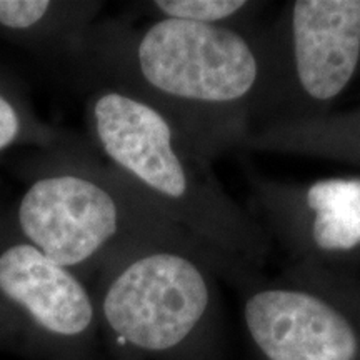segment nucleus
Here are the masks:
<instances>
[{
    "instance_id": "f03ea898",
    "label": "nucleus",
    "mask_w": 360,
    "mask_h": 360,
    "mask_svg": "<svg viewBox=\"0 0 360 360\" xmlns=\"http://www.w3.org/2000/svg\"><path fill=\"white\" fill-rule=\"evenodd\" d=\"M40 154L30 164L29 184L7 217L27 242L82 281L98 276L112 260L137 247L204 244L102 160L89 141L75 137Z\"/></svg>"
},
{
    "instance_id": "0eeeda50",
    "label": "nucleus",
    "mask_w": 360,
    "mask_h": 360,
    "mask_svg": "<svg viewBox=\"0 0 360 360\" xmlns=\"http://www.w3.org/2000/svg\"><path fill=\"white\" fill-rule=\"evenodd\" d=\"M255 274L244 281V321L267 360H357V328L337 302L334 270L287 264L269 282Z\"/></svg>"
},
{
    "instance_id": "7ed1b4c3",
    "label": "nucleus",
    "mask_w": 360,
    "mask_h": 360,
    "mask_svg": "<svg viewBox=\"0 0 360 360\" xmlns=\"http://www.w3.org/2000/svg\"><path fill=\"white\" fill-rule=\"evenodd\" d=\"M89 143L159 204L184 231L220 254L259 269L272 240L222 187L207 160L165 115L129 94L90 89Z\"/></svg>"
},
{
    "instance_id": "f257e3e1",
    "label": "nucleus",
    "mask_w": 360,
    "mask_h": 360,
    "mask_svg": "<svg viewBox=\"0 0 360 360\" xmlns=\"http://www.w3.org/2000/svg\"><path fill=\"white\" fill-rule=\"evenodd\" d=\"M85 87H110L165 115L214 164L252 130L260 82L257 29L98 19L67 58Z\"/></svg>"
},
{
    "instance_id": "20e7f679",
    "label": "nucleus",
    "mask_w": 360,
    "mask_h": 360,
    "mask_svg": "<svg viewBox=\"0 0 360 360\" xmlns=\"http://www.w3.org/2000/svg\"><path fill=\"white\" fill-rule=\"evenodd\" d=\"M255 272L200 242L142 245L98 274L97 315L120 347L174 354L192 344L209 322L215 274L244 282Z\"/></svg>"
},
{
    "instance_id": "1a4fd4ad",
    "label": "nucleus",
    "mask_w": 360,
    "mask_h": 360,
    "mask_svg": "<svg viewBox=\"0 0 360 360\" xmlns=\"http://www.w3.org/2000/svg\"><path fill=\"white\" fill-rule=\"evenodd\" d=\"M102 8L94 0H0V37L67 60Z\"/></svg>"
},
{
    "instance_id": "39448f33",
    "label": "nucleus",
    "mask_w": 360,
    "mask_h": 360,
    "mask_svg": "<svg viewBox=\"0 0 360 360\" xmlns=\"http://www.w3.org/2000/svg\"><path fill=\"white\" fill-rule=\"evenodd\" d=\"M257 40L252 130L327 115L359 69L360 0L285 2L257 27Z\"/></svg>"
},
{
    "instance_id": "9d476101",
    "label": "nucleus",
    "mask_w": 360,
    "mask_h": 360,
    "mask_svg": "<svg viewBox=\"0 0 360 360\" xmlns=\"http://www.w3.org/2000/svg\"><path fill=\"white\" fill-rule=\"evenodd\" d=\"M238 150L312 159L355 155L360 150V117L327 114L299 122L265 125L252 130Z\"/></svg>"
},
{
    "instance_id": "9b49d317",
    "label": "nucleus",
    "mask_w": 360,
    "mask_h": 360,
    "mask_svg": "<svg viewBox=\"0 0 360 360\" xmlns=\"http://www.w3.org/2000/svg\"><path fill=\"white\" fill-rule=\"evenodd\" d=\"M74 139V134L44 122L20 85L0 65V154L20 146L37 147L40 152L53 150Z\"/></svg>"
},
{
    "instance_id": "6e6552de",
    "label": "nucleus",
    "mask_w": 360,
    "mask_h": 360,
    "mask_svg": "<svg viewBox=\"0 0 360 360\" xmlns=\"http://www.w3.org/2000/svg\"><path fill=\"white\" fill-rule=\"evenodd\" d=\"M257 222L289 264L334 270L360 250V177L290 182L249 172Z\"/></svg>"
},
{
    "instance_id": "423d86ee",
    "label": "nucleus",
    "mask_w": 360,
    "mask_h": 360,
    "mask_svg": "<svg viewBox=\"0 0 360 360\" xmlns=\"http://www.w3.org/2000/svg\"><path fill=\"white\" fill-rule=\"evenodd\" d=\"M82 278L44 255L0 219V347L25 357L70 360L97 327Z\"/></svg>"
},
{
    "instance_id": "f8f14e48",
    "label": "nucleus",
    "mask_w": 360,
    "mask_h": 360,
    "mask_svg": "<svg viewBox=\"0 0 360 360\" xmlns=\"http://www.w3.org/2000/svg\"><path fill=\"white\" fill-rule=\"evenodd\" d=\"M267 2L255 0H152L137 6L150 19L191 22V24L254 30L262 24Z\"/></svg>"
}]
</instances>
